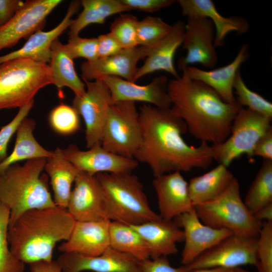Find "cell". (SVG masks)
Here are the masks:
<instances>
[{"label":"cell","mask_w":272,"mask_h":272,"mask_svg":"<svg viewBox=\"0 0 272 272\" xmlns=\"http://www.w3.org/2000/svg\"><path fill=\"white\" fill-rule=\"evenodd\" d=\"M56 261L62 272H141V261L110 247L100 255L62 253Z\"/></svg>","instance_id":"obj_17"},{"label":"cell","mask_w":272,"mask_h":272,"mask_svg":"<svg viewBox=\"0 0 272 272\" xmlns=\"http://www.w3.org/2000/svg\"><path fill=\"white\" fill-rule=\"evenodd\" d=\"M235 177L228 167L219 164L188 183L189 196L194 206L211 201L222 194Z\"/></svg>","instance_id":"obj_28"},{"label":"cell","mask_w":272,"mask_h":272,"mask_svg":"<svg viewBox=\"0 0 272 272\" xmlns=\"http://www.w3.org/2000/svg\"><path fill=\"white\" fill-rule=\"evenodd\" d=\"M141 272H189L185 265L173 267L167 256L148 258L141 261Z\"/></svg>","instance_id":"obj_42"},{"label":"cell","mask_w":272,"mask_h":272,"mask_svg":"<svg viewBox=\"0 0 272 272\" xmlns=\"http://www.w3.org/2000/svg\"><path fill=\"white\" fill-rule=\"evenodd\" d=\"M139 117L141 141L133 158L147 164L155 177L175 171L206 169L211 165L212 146L204 142L196 147L189 145L182 137L186 126L170 108L143 104Z\"/></svg>","instance_id":"obj_1"},{"label":"cell","mask_w":272,"mask_h":272,"mask_svg":"<svg viewBox=\"0 0 272 272\" xmlns=\"http://www.w3.org/2000/svg\"><path fill=\"white\" fill-rule=\"evenodd\" d=\"M130 10L153 13L168 8L176 1L173 0H121Z\"/></svg>","instance_id":"obj_43"},{"label":"cell","mask_w":272,"mask_h":272,"mask_svg":"<svg viewBox=\"0 0 272 272\" xmlns=\"http://www.w3.org/2000/svg\"><path fill=\"white\" fill-rule=\"evenodd\" d=\"M182 228L184 244L181 254V263L188 265L204 252L232 234L228 230L216 229L204 224L198 217L194 208L174 219Z\"/></svg>","instance_id":"obj_18"},{"label":"cell","mask_w":272,"mask_h":272,"mask_svg":"<svg viewBox=\"0 0 272 272\" xmlns=\"http://www.w3.org/2000/svg\"><path fill=\"white\" fill-rule=\"evenodd\" d=\"M176 2L183 16L187 18L204 17L212 21L215 30V47L223 46L225 39L230 33L234 32L241 35L249 30V24L245 18L222 16L212 0H179Z\"/></svg>","instance_id":"obj_24"},{"label":"cell","mask_w":272,"mask_h":272,"mask_svg":"<svg viewBox=\"0 0 272 272\" xmlns=\"http://www.w3.org/2000/svg\"><path fill=\"white\" fill-rule=\"evenodd\" d=\"M81 6V1L72 2L64 17L58 25L47 31H43L41 29L37 30L27 39L21 48L0 56V64L18 58L28 59L48 64L50 59L52 42L69 28L73 20L72 17L77 12Z\"/></svg>","instance_id":"obj_21"},{"label":"cell","mask_w":272,"mask_h":272,"mask_svg":"<svg viewBox=\"0 0 272 272\" xmlns=\"http://www.w3.org/2000/svg\"><path fill=\"white\" fill-rule=\"evenodd\" d=\"M48 64L53 85L57 88L67 87L75 96H82L85 93V84L78 76L73 59L68 54L64 44L58 39L51 44L50 59Z\"/></svg>","instance_id":"obj_29"},{"label":"cell","mask_w":272,"mask_h":272,"mask_svg":"<svg viewBox=\"0 0 272 272\" xmlns=\"http://www.w3.org/2000/svg\"><path fill=\"white\" fill-rule=\"evenodd\" d=\"M141 141L139 111L135 102L111 104L103 131V148L121 156L133 158Z\"/></svg>","instance_id":"obj_9"},{"label":"cell","mask_w":272,"mask_h":272,"mask_svg":"<svg viewBox=\"0 0 272 272\" xmlns=\"http://www.w3.org/2000/svg\"><path fill=\"white\" fill-rule=\"evenodd\" d=\"M10 211L0 202V272H24L25 264L11 252L8 239Z\"/></svg>","instance_id":"obj_35"},{"label":"cell","mask_w":272,"mask_h":272,"mask_svg":"<svg viewBox=\"0 0 272 272\" xmlns=\"http://www.w3.org/2000/svg\"><path fill=\"white\" fill-rule=\"evenodd\" d=\"M253 156L260 157L264 160H272V128L258 141L253 150Z\"/></svg>","instance_id":"obj_45"},{"label":"cell","mask_w":272,"mask_h":272,"mask_svg":"<svg viewBox=\"0 0 272 272\" xmlns=\"http://www.w3.org/2000/svg\"><path fill=\"white\" fill-rule=\"evenodd\" d=\"M231 272H249L248 270L242 268L241 266L233 268Z\"/></svg>","instance_id":"obj_50"},{"label":"cell","mask_w":272,"mask_h":272,"mask_svg":"<svg viewBox=\"0 0 272 272\" xmlns=\"http://www.w3.org/2000/svg\"><path fill=\"white\" fill-rule=\"evenodd\" d=\"M44 170L50 178L55 205L66 208L72 184L79 171L59 148L53 151L52 156L46 159Z\"/></svg>","instance_id":"obj_27"},{"label":"cell","mask_w":272,"mask_h":272,"mask_svg":"<svg viewBox=\"0 0 272 272\" xmlns=\"http://www.w3.org/2000/svg\"><path fill=\"white\" fill-rule=\"evenodd\" d=\"M138 20L131 14H121L111 23L110 32L119 40L124 48L138 46L137 28Z\"/></svg>","instance_id":"obj_38"},{"label":"cell","mask_w":272,"mask_h":272,"mask_svg":"<svg viewBox=\"0 0 272 272\" xmlns=\"http://www.w3.org/2000/svg\"><path fill=\"white\" fill-rule=\"evenodd\" d=\"M46 159H29L23 165L15 163L0 172V202L10 211L9 227L27 211L56 206L48 176L41 174Z\"/></svg>","instance_id":"obj_4"},{"label":"cell","mask_w":272,"mask_h":272,"mask_svg":"<svg viewBox=\"0 0 272 272\" xmlns=\"http://www.w3.org/2000/svg\"><path fill=\"white\" fill-rule=\"evenodd\" d=\"M61 0H27L12 19L0 27V50L15 45L42 29L47 16Z\"/></svg>","instance_id":"obj_13"},{"label":"cell","mask_w":272,"mask_h":272,"mask_svg":"<svg viewBox=\"0 0 272 272\" xmlns=\"http://www.w3.org/2000/svg\"><path fill=\"white\" fill-rule=\"evenodd\" d=\"M74 184L66 207L74 219L80 222L109 220L104 193L96 175L79 171Z\"/></svg>","instance_id":"obj_14"},{"label":"cell","mask_w":272,"mask_h":272,"mask_svg":"<svg viewBox=\"0 0 272 272\" xmlns=\"http://www.w3.org/2000/svg\"><path fill=\"white\" fill-rule=\"evenodd\" d=\"M103 80L111 94V104L120 101H139L160 108H170L171 101L168 93V80L164 76L154 78L146 85H139L122 78L106 76Z\"/></svg>","instance_id":"obj_19"},{"label":"cell","mask_w":272,"mask_h":272,"mask_svg":"<svg viewBox=\"0 0 272 272\" xmlns=\"http://www.w3.org/2000/svg\"><path fill=\"white\" fill-rule=\"evenodd\" d=\"M153 46H138L124 48L112 56L86 61L81 64V77L84 81H93L106 76L117 77L133 82L140 60L146 58Z\"/></svg>","instance_id":"obj_15"},{"label":"cell","mask_w":272,"mask_h":272,"mask_svg":"<svg viewBox=\"0 0 272 272\" xmlns=\"http://www.w3.org/2000/svg\"><path fill=\"white\" fill-rule=\"evenodd\" d=\"M64 47L73 59L84 58L90 61L98 58L97 38H82L79 36L69 38Z\"/></svg>","instance_id":"obj_40"},{"label":"cell","mask_w":272,"mask_h":272,"mask_svg":"<svg viewBox=\"0 0 272 272\" xmlns=\"http://www.w3.org/2000/svg\"><path fill=\"white\" fill-rule=\"evenodd\" d=\"M83 10L69 27V38L79 36L80 32L92 24H103L112 15L130 11L121 0H83Z\"/></svg>","instance_id":"obj_31"},{"label":"cell","mask_w":272,"mask_h":272,"mask_svg":"<svg viewBox=\"0 0 272 272\" xmlns=\"http://www.w3.org/2000/svg\"><path fill=\"white\" fill-rule=\"evenodd\" d=\"M167 90L172 112L184 122L193 137L212 145L228 137L242 107L237 102H225L211 87L189 79L183 72L181 77L168 81Z\"/></svg>","instance_id":"obj_2"},{"label":"cell","mask_w":272,"mask_h":272,"mask_svg":"<svg viewBox=\"0 0 272 272\" xmlns=\"http://www.w3.org/2000/svg\"><path fill=\"white\" fill-rule=\"evenodd\" d=\"M153 185L156 191L162 219L171 221L193 209L188 182L179 171L155 177Z\"/></svg>","instance_id":"obj_20"},{"label":"cell","mask_w":272,"mask_h":272,"mask_svg":"<svg viewBox=\"0 0 272 272\" xmlns=\"http://www.w3.org/2000/svg\"><path fill=\"white\" fill-rule=\"evenodd\" d=\"M171 28L172 25L158 17L147 16L138 21L137 28L138 46H155L166 36Z\"/></svg>","instance_id":"obj_36"},{"label":"cell","mask_w":272,"mask_h":272,"mask_svg":"<svg viewBox=\"0 0 272 272\" xmlns=\"http://www.w3.org/2000/svg\"><path fill=\"white\" fill-rule=\"evenodd\" d=\"M110 247L142 261L150 258L149 247L141 235L130 225L110 221Z\"/></svg>","instance_id":"obj_32"},{"label":"cell","mask_w":272,"mask_h":272,"mask_svg":"<svg viewBox=\"0 0 272 272\" xmlns=\"http://www.w3.org/2000/svg\"><path fill=\"white\" fill-rule=\"evenodd\" d=\"M110 220L76 221L69 239L62 242L58 250L88 256L101 254L110 247Z\"/></svg>","instance_id":"obj_22"},{"label":"cell","mask_w":272,"mask_h":272,"mask_svg":"<svg viewBox=\"0 0 272 272\" xmlns=\"http://www.w3.org/2000/svg\"><path fill=\"white\" fill-rule=\"evenodd\" d=\"M103 190L108 219L131 226L158 220L151 208L138 178L131 173L95 175Z\"/></svg>","instance_id":"obj_5"},{"label":"cell","mask_w":272,"mask_h":272,"mask_svg":"<svg viewBox=\"0 0 272 272\" xmlns=\"http://www.w3.org/2000/svg\"><path fill=\"white\" fill-rule=\"evenodd\" d=\"M232 269L223 267L200 268L194 269L189 272H231Z\"/></svg>","instance_id":"obj_49"},{"label":"cell","mask_w":272,"mask_h":272,"mask_svg":"<svg viewBox=\"0 0 272 272\" xmlns=\"http://www.w3.org/2000/svg\"><path fill=\"white\" fill-rule=\"evenodd\" d=\"M34 100L19 108L14 118L0 129V164L7 157L8 144L13 134L33 106Z\"/></svg>","instance_id":"obj_41"},{"label":"cell","mask_w":272,"mask_h":272,"mask_svg":"<svg viewBox=\"0 0 272 272\" xmlns=\"http://www.w3.org/2000/svg\"><path fill=\"white\" fill-rule=\"evenodd\" d=\"M84 82L85 93L75 96L73 107L84 119L86 146L89 149L101 143L111 100L110 90L103 80Z\"/></svg>","instance_id":"obj_11"},{"label":"cell","mask_w":272,"mask_h":272,"mask_svg":"<svg viewBox=\"0 0 272 272\" xmlns=\"http://www.w3.org/2000/svg\"><path fill=\"white\" fill-rule=\"evenodd\" d=\"M202 223L233 234L257 237L262 223L257 220L242 199L238 180L216 198L194 206Z\"/></svg>","instance_id":"obj_7"},{"label":"cell","mask_w":272,"mask_h":272,"mask_svg":"<svg viewBox=\"0 0 272 272\" xmlns=\"http://www.w3.org/2000/svg\"><path fill=\"white\" fill-rule=\"evenodd\" d=\"M99 58H104L116 54L124 48L119 40L111 32L99 35L98 37Z\"/></svg>","instance_id":"obj_44"},{"label":"cell","mask_w":272,"mask_h":272,"mask_svg":"<svg viewBox=\"0 0 272 272\" xmlns=\"http://www.w3.org/2000/svg\"><path fill=\"white\" fill-rule=\"evenodd\" d=\"M29 265L31 272H62L61 268L56 260L39 261Z\"/></svg>","instance_id":"obj_47"},{"label":"cell","mask_w":272,"mask_h":272,"mask_svg":"<svg viewBox=\"0 0 272 272\" xmlns=\"http://www.w3.org/2000/svg\"><path fill=\"white\" fill-rule=\"evenodd\" d=\"M23 3L20 0H0V27L12 19Z\"/></svg>","instance_id":"obj_46"},{"label":"cell","mask_w":272,"mask_h":272,"mask_svg":"<svg viewBox=\"0 0 272 272\" xmlns=\"http://www.w3.org/2000/svg\"><path fill=\"white\" fill-rule=\"evenodd\" d=\"M53 84L48 64L18 58L0 64V110L21 108Z\"/></svg>","instance_id":"obj_6"},{"label":"cell","mask_w":272,"mask_h":272,"mask_svg":"<svg viewBox=\"0 0 272 272\" xmlns=\"http://www.w3.org/2000/svg\"><path fill=\"white\" fill-rule=\"evenodd\" d=\"M185 23L181 21L172 25L169 32L155 45L144 63L139 67L133 82L143 77L159 71H165L174 78L179 77L175 67L174 58L178 48L182 45Z\"/></svg>","instance_id":"obj_26"},{"label":"cell","mask_w":272,"mask_h":272,"mask_svg":"<svg viewBox=\"0 0 272 272\" xmlns=\"http://www.w3.org/2000/svg\"><path fill=\"white\" fill-rule=\"evenodd\" d=\"M257 237L232 233L207 250L190 264V271L200 269L223 267L232 269L257 263Z\"/></svg>","instance_id":"obj_10"},{"label":"cell","mask_w":272,"mask_h":272,"mask_svg":"<svg viewBox=\"0 0 272 272\" xmlns=\"http://www.w3.org/2000/svg\"><path fill=\"white\" fill-rule=\"evenodd\" d=\"M249 56L248 44H243L234 59L229 64L209 71L189 66L182 71L190 79L198 81L216 92L226 102H236L233 85L236 74L242 64Z\"/></svg>","instance_id":"obj_23"},{"label":"cell","mask_w":272,"mask_h":272,"mask_svg":"<svg viewBox=\"0 0 272 272\" xmlns=\"http://www.w3.org/2000/svg\"><path fill=\"white\" fill-rule=\"evenodd\" d=\"M85 272H89V271H85Z\"/></svg>","instance_id":"obj_51"},{"label":"cell","mask_w":272,"mask_h":272,"mask_svg":"<svg viewBox=\"0 0 272 272\" xmlns=\"http://www.w3.org/2000/svg\"><path fill=\"white\" fill-rule=\"evenodd\" d=\"M271 121V118L242 107L233 121L228 137L212 145L214 160L228 167L243 155L253 158L256 144L272 128Z\"/></svg>","instance_id":"obj_8"},{"label":"cell","mask_w":272,"mask_h":272,"mask_svg":"<svg viewBox=\"0 0 272 272\" xmlns=\"http://www.w3.org/2000/svg\"><path fill=\"white\" fill-rule=\"evenodd\" d=\"M258 272H272V222H262L256 247Z\"/></svg>","instance_id":"obj_39"},{"label":"cell","mask_w":272,"mask_h":272,"mask_svg":"<svg viewBox=\"0 0 272 272\" xmlns=\"http://www.w3.org/2000/svg\"><path fill=\"white\" fill-rule=\"evenodd\" d=\"M75 222L66 208L58 206L27 211L9 227L10 250L24 264L50 261L55 246L69 239Z\"/></svg>","instance_id":"obj_3"},{"label":"cell","mask_w":272,"mask_h":272,"mask_svg":"<svg viewBox=\"0 0 272 272\" xmlns=\"http://www.w3.org/2000/svg\"><path fill=\"white\" fill-rule=\"evenodd\" d=\"M131 226L148 244L152 259L176 254L177 243L184 240L183 230L175 221L161 218Z\"/></svg>","instance_id":"obj_25"},{"label":"cell","mask_w":272,"mask_h":272,"mask_svg":"<svg viewBox=\"0 0 272 272\" xmlns=\"http://www.w3.org/2000/svg\"><path fill=\"white\" fill-rule=\"evenodd\" d=\"M187 18L182 43V48L186 50V54L178 60L179 69L182 70L195 63L214 69L218 61V56L214 45L215 30L213 23L209 19L204 17Z\"/></svg>","instance_id":"obj_12"},{"label":"cell","mask_w":272,"mask_h":272,"mask_svg":"<svg viewBox=\"0 0 272 272\" xmlns=\"http://www.w3.org/2000/svg\"><path fill=\"white\" fill-rule=\"evenodd\" d=\"M62 151L64 156L79 171L93 175L99 173H130L139 164L134 158L107 151L101 144H96L87 151L71 144Z\"/></svg>","instance_id":"obj_16"},{"label":"cell","mask_w":272,"mask_h":272,"mask_svg":"<svg viewBox=\"0 0 272 272\" xmlns=\"http://www.w3.org/2000/svg\"><path fill=\"white\" fill-rule=\"evenodd\" d=\"M35 121L27 117L24 119L17 130L15 145L11 153L0 164V172L10 165L23 160L51 157L53 151L45 149L35 139L33 131Z\"/></svg>","instance_id":"obj_30"},{"label":"cell","mask_w":272,"mask_h":272,"mask_svg":"<svg viewBox=\"0 0 272 272\" xmlns=\"http://www.w3.org/2000/svg\"><path fill=\"white\" fill-rule=\"evenodd\" d=\"M243 201L253 214L272 203V160H264Z\"/></svg>","instance_id":"obj_33"},{"label":"cell","mask_w":272,"mask_h":272,"mask_svg":"<svg viewBox=\"0 0 272 272\" xmlns=\"http://www.w3.org/2000/svg\"><path fill=\"white\" fill-rule=\"evenodd\" d=\"M253 215L261 222H272V203L259 209Z\"/></svg>","instance_id":"obj_48"},{"label":"cell","mask_w":272,"mask_h":272,"mask_svg":"<svg viewBox=\"0 0 272 272\" xmlns=\"http://www.w3.org/2000/svg\"><path fill=\"white\" fill-rule=\"evenodd\" d=\"M236 101L242 107L269 118H272V103L260 94L250 90L244 82L240 70L236 74L233 85Z\"/></svg>","instance_id":"obj_34"},{"label":"cell","mask_w":272,"mask_h":272,"mask_svg":"<svg viewBox=\"0 0 272 272\" xmlns=\"http://www.w3.org/2000/svg\"><path fill=\"white\" fill-rule=\"evenodd\" d=\"M49 121L55 131L63 135L73 134L80 128L79 114L73 106L63 103L51 111Z\"/></svg>","instance_id":"obj_37"}]
</instances>
